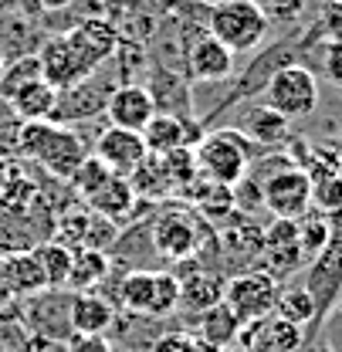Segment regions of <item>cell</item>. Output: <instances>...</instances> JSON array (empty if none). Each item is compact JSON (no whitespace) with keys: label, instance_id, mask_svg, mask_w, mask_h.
Wrapping results in <instances>:
<instances>
[{"label":"cell","instance_id":"cell-1","mask_svg":"<svg viewBox=\"0 0 342 352\" xmlns=\"http://www.w3.org/2000/svg\"><path fill=\"white\" fill-rule=\"evenodd\" d=\"M149 244H153V254H160L170 264L183 258H197L204 264L211 254H217V230L193 207L176 204V207H163L149 223Z\"/></svg>","mask_w":342,"mask_h":352},{"label":"cell","instance_id":"cell-2","mask_svg":"<svg viewBox=\"0 0 342 352\" xmlns=\"http://www.w3.org/2000/svg\"><path fill=\"white\" fill-rule=\"evenodd\" d=\"M17 153L34 160L51 176L68 179L75 166L85 160V142L72 126H58L51 119H34L17 129Z\"/></svg>","mask_w":342,"mask_h":352},{"label":"cell","instance_id":"cell-3","mask_svg":"<svg viewBox=\"0 0 342 352\" xmlns=\"http://www.w3.org/2000/svg\"><path fill=\"white\" fill-rule=\"evenodd\" d=\"M257 149L255 142L237 129H211L204 132L193 146V163H197V173L211 183H220V186H234L241 183L248 166L255 163Z\"/></svg>","mask_w":342,"mask_h":352},{"label":"cell","instance_id":"cell-4","mask_svg":"<svg viewBox=\"0 0 342 352\" xmlns=\"http://www.w3.org/2000/svg\"><path fill=\"white\" fill-rule=\"evenodd\" d=\"M268 14L257 0H217L207 7V34L227 44L234 54H248L268 38Z\"/></svg>","mask_w":342,"mask_h":352},{"label":"cell","instance_id":"cell-5","mask_svg":"<svg viewBox=\"0 0 342 352\" xmlns=\"http://www.w3.org/2000/svg\"><path fill=\"white\" fill-rule=\"evenodd\" d=\"M261 95H264V105L275 109L278 116H285L288 122H292V119H305V116H312V112L319 109V82H315V75H312L308 68H301V65L278 68V72L264 82Z\"/></svg>","mask_w":342,"mask_h":352},{"label":"cell","instance_id":"cell-6","mask_svg":"<svg viewBox=\"0 0 342 352\" xmlns=\"http://www.w3.org/2000/svg\"><path fill=\"white\" fill-rule=\"evenodd\" d=\"M278 292H281V281H275L261 267H244L224 281V302L241 322H257V318L275 315Z\"/></svg>","mask_w":342,"mask_h":352},{"label":"cell","instance_id":"cell-7","mask_svg":"<svg viewBox=\"0 0 342 352\" xmlns=\"http://www.w3.org/2000/svg\"><path fill=\"white\" fill-rule=\"evenodd\" d=\"M261 197H264V210L271 217L299 220L312 207V176L295 163L281 166L261 183Z\"/></svg>","mask_w":342,"mask_h":352},{"label":"cell","instance_id":"cell-8","mask_svg":"<svg viewBox=\"0 0 342 352\" xmlns=\"http://www.w3.org/2000/svg\"><path fill=\"white\" fill-rule=\"evenodd\" d=\"M305 288L308 295L315 298V308H319V322L332 311L336 298L342 292V220L332 223V237L329 244L312 258V267H308V278H305Z\"/></svg>","mask_w":342,"mask_h":352},{"label":"cell","instance_id":"cell-9","mask_svg":"<svg viewBox=\"0 0 342 352\" xmlns=\"http://www.w3.org/2000/svg\"><path fill=\"white\" fill-rule=\"evenodd\" d=\"M112 82L102 78L98 72L82 78L78 85L72 88H61L58 91V102H54V112H51V122L58 126H75V122H88L95 116L105 112V102L112 95Z\"/></svg>","mask_w":342,"mask_h":352},{"label":"cell","instance_id":"cell-10","mask_svg":"<svg viewBox=\"0 0 342 352\" xmlns=\"http://www.w3.org/2000/svg\"><path fill=\"white\" fill-rule=\"evenodd\" d=\"M217 230V254L231 267H248V264L261 258V244H264V227L255 223L251 214L244 210H231Z\"/></svg>","mask_w":342,"mask_h":352},{"label":"cell","instance_id":"cell-11","mask_svg":"<svg viewBox=\"0 0 342 352\" xmlns=\"http://www.w3.org/2000/svg\"><path fill=\"white\" fill-rule=\"evenodd\" d=\"M38 68H41L44 82H51L58 91L78 85L88 75H95L85 61L78 58V51L72 47L68 34H54V38H47V41L41 44V51H38Z\"/></svg>","mask_w":342,"mask_h":352},{"label":"cell","instance_id":"cell-12","mask_svg":"<svg viewBox=\"0 0 342 352\" xmlns=\"http://www.w3.org/2000/svg\"><path fill=\"white\" fill-rule=\"evenodd\" d=\"M95 156H98V160H102L116 176H129L142 160H146L142 132L119 129V126L102 129L98 132V139H95Z\"/></svg>","mask_w":342,"mask_h":352},{"label":"cell","instance_id":"cell-13","mask_svg":"<svg viewBox=\"0 0 342 352\" xmlns=\"http://www.w3.org/2000/svg\"><path fill=\"white\" fill-rule=\"evenodd\" d=\"M105 116L119 129L142 132V126L156 116V102H153V95H149L146 85H136V82L116 85L112 95H109V102H105Z\"/></svg>","mask_w":342,"mask_h":352},{"label":"cell","instance_id":"cell-14","mask_svg":"<svg viewBox=\"0 0 342 352\" xmlns=\"http://www.w3.org/2000/svg\"><path fill=\"white\" fill-rule=\"evenodd\" d=\"M68 41H72V47L78 51V58L85 61L88 68L98 72L119 51V31L109 21H102V17H88L78 28L68 31Z\"/></svg>","mask_w":342,"mask_h":352},{"label":"cell","instance_id":"cell-15","mask_svg":"<svg viewBox=\"0 0 342 352\" xmlns=\"http://www.w3.org/2000/svg\"><path fill=\"white\" fill-rule=\"evenodd\" d=\"M112 322H116V305L102 292H95V288L72 292V298H68V325H72L75 336H105L112 329Z\"/></svg>","mask_w":342,"mask_h":352},{"label":"cell","instance_id":"cell-16","mask_svg":"<svg viewBox=\"0 0 342 352\" xmlns=\"http://www.w3.org/2000/svg\"><path fill=\"white\" fill-rule=\"evenodd\" d=\"M237 132H244L257 149H281L285 142H292V122L285 116H278L275 109H268L264 102L261 105H248L241 112V122L234 126Z\"/></svg>","mask_w":342,"mask_h":352},{"label":"cell","instance_id":"cell-17","mask_svg":"<svg viewBox=\"0 0 342 352\" xmlns=\"http://www.w3.org/2000/svg\"><path fill=\"white\" fill-rule=\"evenodd\" d=\"M186 68H190V78H197V82H211V85L224 82L234 75V51L217 41L214 34H204L190 44Z\"/></svg>","mask_w":342,"mask_h":352},{"label":"cell","instance_id":"cell-18","mask_svg":"<svg viewBox=\"0 0 342 352\" xmlns=\"http://www.w3.org/2000/svg\"><path fill=\"white\" fill-rule=\"evenodd\" d=\"M204 135V126H193V122H183L170 112H156L146 126H142V142H146V153L153 156H167L180 146H190L193 139Z\"/></svg>","mask_w":342,"mask_h":352},{"label":"cell","instance_id":"cell-19","mask_svg":"<svg viewBox=\"0 0 342 352\" xmlns=\"http://www.w3.org/2000/svg\"><path fill=\"white\" fill-rule=\"evenodd\" d=\"M224 281L214 271L200 267L193 271L190 278L180 281V302H176V311H186V315H200L207 308H214L217 302H224Z\"/></svg>","mask_w":342,"mask_h":352},{"label":"cell","instance_id":"cell-20","mask_svg":"<svg viewBox=\"0 0 342 352\" xmlns=\"http://www.w3.org/2000/svg\"><path fill=\"white\" fill-rule=\"evenodd\" d=\"M136 190H132V183H129V176H112L102 190H95L92 197H88V210H95V214H102V217L116 220V223H122V220L132 217V210H136Z\"/></svg>","mask_w":342,"mask_h":352},{"label":"cell","instance_id":"cell-21","mask_svg":"<svg viewBox=\"0 0 342 352\" xmlns=\"http://www.w3.org/2000/svg\"><path fill=\"white\" fill-rule=\"evenodd\" d=\"M0 261H3V278H7V288H10L14 302L17 298H31V295L47 288L41 267H38L31 251H10V254H0Z\"/></svg>","mask_w":342,"mask_h":352},{"label":"cell","instance_id":"cell-22","mask_svg":"<svg viewBox=\"0 0 342 352\" xmlns=\"http://www.w3.org/2000/svg\"><path fill=\"white\" fill-rule=\"evenodd\" d=\"M54 102H58V88L51 85V82H44L41 75H38V78H31V82H24V85L10 95V105H14V112H17L24 122L51 119Z\"/></svg>","mask_w":342,"mask_h":352},{"label":"cell","instance_id":"cell-23","mask_svg":"<svg viewBox=\"0 0 342 352\" xmlns=\"http://www.w3.org/2000/svg\"><path fill=\"white\" fill-rule=\"evenodd\" d=\"M112 271V258L105 251H92V248H75L72 251V271H68V288L72 292H88L95 285H102Z\"/></svg>","mask_w":342,"mask_h":352},{"label":"cell","instance_id":"cell-24","mask_svg":"<svg viewBox=\"0 0 342 352\" xmlns=\"http://www.w3.org/2000/svg\"><path fill=\"white\" fill-rule=\"evenodd\" d=\"M241 318L227 308V302H217L214 308H207V311H200V339L204 342H211L217 349H224V346H234L237 342V336H241Z\"/></svg>","mask_w":342,"mask_h":352},{"label":"cell","instance_id":"cell-25","mask_svg":"<svg viewBox=\"0 0 342 352\" xmlns=\"http://www.w3.org/2000/svg\"><path fill=\"white\" fill-rule=\"evenodd\" d=\"M153 285H156V271L149 267H132L119 281V305L132 315H149L153 311Z\"/></svg>","mask_w":342,"mask_h":352},{"label":"cell","instance_id":"cell-26","mask_svg":"<svg viewBox=\"0 0 342 352\" xmlns=\"http://www.w3.org/2000/svg\"><path fill=\"white\" fill-rule=\"evenodd\" d=\"M34 261L41 267L44 285L47 288H65L68 285V271H72V248H65L61 241H41L31 248Z\"/></svg>","mask_w":342,"mask_h":352},{"label":"cell","instance_id":"cell-27","mask_svg":"<svg viewBox=\"0 0 342 352\" xmlns=\"http://www.w3.org/2000/svg\"><path fill=\"white\" fill-rule=\"evenodd\" d=\"M129 183H132L136 197H149V200L173 193V179L167 173V163H163V156H153V153H146V160L129 173Z\"/></svg>","mask_w":342,"mask_h":352},{"label":"cell","instance_id":"cell-28","mask_svg":"<svg viewBox=\"0 0 342 352\" xmlns=\"http://www.w3.org/2000/svg\"><path fill=\"white\" fill-rule=\"evenodd\" d=\"M275 315L292 322V325H301V329L319 322V308H315V298L308 295V288H285V292H278Z\"/></svg>","mask_w":342,"mask_h":352},{"label":"cell","instance_id":"cell-29","mask_svg":"<svg viewBox=\"0 0 342 352\" xmlns=\"http://www.w3.org/2000/svg\"><path fill=\"white\" fill-rule=\"evenodd\" d=\"M299 244H301V254H305V261H312L325 244H329V237H332V220L325 217V214H319V210H305L299 220Z\"/></svg>","mask_w":342,"mask_h":352},{"label":"cell","instance_id":"cell-30","mask_svg":"<svg viewBox=\"0 0 342 352\" xmlns=\"http://www.w3.org/2000/svg\"><path fill=\"white\" fill-rule=\"evenodd\" d=\"M112 176H116V173H112V170H109V166H105V163H102V160L92 153V156H85V160L75 166V173L68 176L65 183H72V190H75L82 200H88V197H92L95 190H102V186H105Z\"/></svg>","mask_w":342,"mask_h":352},{"label":"cell","instance_id":"cell-31","mask_svg":"<svg viewBox=\"0 0 342 352\" xmlns=\"http://www.w3.org/2000/svg\"><path fill=\"white\" fill-rule=\"evenodd\" d=\"M119 241V223L95 210H85V234H82V248H92V251H112V244Z\"/></svg>","mask_w":342,"mask_h":352},{"label":"cell","instance_id":"cell-32","mask_svg":"<svg viewBox=\"0 0 342 352\" xmlns=\"http://www.w3.org/2000/svg\"><path fill=\"white\" fill-rule=\"evenodd\" d=\"M312 210L336 217L342 210V173H329L312 179Z\"/></svg>","mask_w":342,"mask_h":352},{"label":"cell","instance_id":"cell-33","mask_svg":"<svg viewBox=\"0 0 342 352\" xmlns=\"http://www.w3.org/2000/svg\"><path fill=\"white\" fill-rule=\"evenodd\" d=\"M38 75H41V68H38V54H24V58L10 61V68L0 72V95L10 98L24 82H31V78H38Z\"/></svg>","mask_w":342,"mask_h":352},{"label":"cell","instance_id":"cell-34","mask_svg":"<svg viewBox=\"0 0 342 352\" xmlns=\"http://www.w3.org/2000/svg\"><path fill=\"white\" fill-rule=\"evenodd\" d=\"M167 163V173L173 179V190H186L193 179H197V163H193V146H180L163 156Z\"/></svg>","mask_w":342,"mask_h":352},{"label":"cell","instance_id":"cell-35","mask_svg":"<svg viewBox=\"0 0 342 352\" xmlns=\"http://www.w3.org/2000/svg\"><path fill=\"white\" fill-rule=\"evenodd\" d=\"M180 302V281L173 278V271H156V285H153V311L149 318H163L176 311Z\"/></svg>","mask_w":342,"mask_h":352},{"label":"cell","instance_id":"cell-36","mask_svg":"<svg viewBox=\"0 0 342 352\" xmlns=\"http://www.w3.org/2000/svg\"><path fill=\"white\" fill-rule=\"evenodd\" d=\"M319 34L325 41H342V0H325L319 14Z\"/></svg>","mask_w":342,"mask_h":352},{"label":"cell","instance_id":"cell-37","mask_svg":"<svg viewBox=\"0 0 342 352\" xmlns=\"http://www.w3.org/2000/svg\"><path fill=\"white\" fill-rule=\"evenodd\" d=\"M322 75L336 88H342V41L322 44Z\"/></svg>","mask_w":342,"mask_h":352},{"label":"cell","instance_id":"cell-38","mask_svg":"<svg viewBox=\"0 0 342 352\" xmlns=\"http://www.w3.org/2000/svg\"><path fill=\"white\" fill-rule=\"evenodd\" d=\"M149 352H193V336L190 332H167L149 346Z\"/></svg>","mask_w":342,"mask_h":352},{"label":"cell","instance_id":"cell-39","mask_svg":"<svg viewBox=\"0 0 342 352\" xmlns=\"http://www.w3.org/2000/svg\"><path fill=\"white\" fill-rule=\"evenodd\" d=\"M305 3H308V0H271L264 14H268V21H271V17H278V21L292 24L301 10H305Z\"/></svg>","mask_w":342,"mask_h":352},{"label":"cell","instance_id":"cell-40","mask_svg":"<svg viewBox=\"0 0 342 352\" xmlns=\"http://www.w3.org/2000/svg\"><path fill=\"white\" fill-rule=\"evenodd\" d=\"M68 352H112V342L105 336H72Z\"/></svg>","mask_w":342,"mask_h":352},{"label":"cell","instance_id":"cell-41","mask_svg":"<svg viewBox=\"0 0 342 352\" xmlns=\"http://www.w3.org/2000/svg\"><path fill=\"white\" fill-rule=\"evenodd\" d=\"M75 0H38V7L41 10H65V7H72Z\"/></svg>","mask_w":342,"mask_h":352},{"label":"cell","instance_id":"cell-42","mask_svg":"<svg viewBox=\"0 0 342 352\" xmlns=\"http://www.w3.org/2000/svg\"><path fill=\"white\" fill-rule=\"evenodd\" d=\"M7 302H14V295H10V288H7V278H3V261H0V305H7Z\"/></svg>","mask_w":342,"mask_h":352},{"label":"cell","instance_id":"cell-43","mask_svg":"<svg viewBox=\"0 0 342 352\" xmlns=\"http://www.w3.org/2000/svg\"><path fill=\"white\" fill-rule=\"evenodd\" d=\"M220 352H248V349H244V346H237V342H234V346H224V349H220Z\"/></svg>","mask_w":342,"mask_h":352},{"label":"cell","instance_id":"cell-44","mask_svg":"<svg viewBox=\"0 0 342 352\" xmlns=\"http://www.w3.org/2000/svg\"><path fill=\"white\" fill-rule=\"evenodd\" d=\"M312 352H332V349H329L325 342H315V346H312Z\"/></svg>","mask_w":342,"mask_h":352},{"label":"cell","instance_id":"cell-45","mask_svg":"<svg viewBox=\"0 0 342 352\" xmlns=\"http://www.w3.org/2000/svg\"><path fill=\"white\" fill-rule=\"evenodd\" d=\"M0 72H3V51H0Z\"/></svg>","mask_w":342,"mask_h":352},{"label":"cell","instance_id":"cell-46","mask_svg":"<svg viewBox=\"0 0 342 352\" xmlns=\"http://www.w3.org/2000/svg\"><path fill=\"white\" fill-rule=\"evenodd\" d=\"M0 352H7V349H0Z\"/></svg>","mask_w":342,"mask_h":352}]
</instances>
